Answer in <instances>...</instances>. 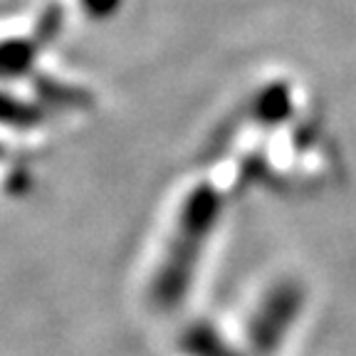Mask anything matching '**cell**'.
<instances>
[{"label":"cell","instance_id":"1","mask_svg":"<svg viewBox=\"0 0 356 356\" xmlns=\"http://www.w3.org/2000/svg\"><path fill=\"white\" fill-rule=\"evenodd\" d=\"M218 213H220V195L213 193L208 186H200L193 193H188L178 213L171 243L163 250V260L151 284V300L161 309H171L184 302L200 252L218 220Z\"/></svg>","mask_w":356,"mask_h":356},{"label":"cell","instance_id":"2","mask_svg":"<svg viewBox=\"0 0 356 356\" xmlns=\"http://www.w3.org/2000/svg\"><path fill=\"white\" fill-rule=\"evenodd\" d=\"M302 302H305V295L300 284L282 282L273 292H267L248 327V339L257 356H270L282 344L284 334L289 332L300 314Z\"/></svg>","mask_w":356,"mask_h":356},{"label":"cell","instance_id":"3","mask_svg":"<svg viewBox=\"0 0 356 356\" xmlns=\"http://www.w3.org/2000/svg\"><path fill=\"white\" fill-rule=\"evenodd\" d=\"M186 349L193 356H233L228 346L208 329H193L186 339Z\"/></svg>","mask_w":356,"mask_h":356}]
</instances>
